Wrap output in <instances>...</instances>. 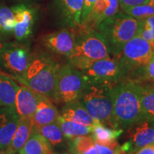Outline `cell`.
<instances>
[{
  "mask_svg": "<svg viewBox=\"0 0 154 154\" xmlns=\"http://www.w3.org/2000/svg\"><path fill=\"white\" fill-rule=\"evenodd\" d=\"M115 128H126L146 118L140 103L138 84L121 82L113 88Z\"/></svg>",
  "mask_w": 154,
  "mask_h": 154,
  "instance_id": "obj_1",
  "label": "cell"
},
{
  "mask_svg": "<svg viewBox=\"0 0 154 154\" xmlns=\"http://www.w3.org/2000/svg\"><path fill=\"white\" fill-rule=\"evenodd\" d=\"M140 25L141 20L119 11L100 23L96 29L104 38L109 53L119 57L125 44L139 34Z\"/></svg>",
  "mask_w": 154,
  "mask_h": 154,
  "instance_id": "obj_2",
  "label": "cell"
},
{
  "mask_svg": "<svg viewBox=\"0 0 154 154\" xmlns=\"http://www.w3.org/2000/svg\"><path fill=\"white\" fill-rule=\"evenodd\" d=\"M113 88L87 81L78 101L95 120L115 128Z\"/></svg>",
  "mask_w": 154,
  "mask_h": 154,
  "instance_id": "obj_3",
  "label": "cell"
},
{
  "mask_svg": "<svg viewBox=\"0 0 154 154\" xmlns=\"http://www.w3.org/2000/svg\"><path fill=\"white\" fill-rule=\"evenodd\" d=\"M59 65L49 57H32L29 66L19 82L38 94L52 100L54 95Z\"/></svg>",
  "mask_w": 154,
  "mask_h": 154,
  "instance_id": "obj_4",
  "label": "cell"
},
{
  "mask_svg": "<svg viewBox=\"0 0 154 154\" xmlns=\"http://www.w3.org/2000/svg\"><path fill=\"white\" fill-rule=\"evenodd\" d=\"M109 57V51L104 38L98 31L84 30L76 38L75 47L68 57L70 64L78 70L84 71L94 62Z\"/></svg>",
  "mask_w": 154,
  "mask_h": 154,
  "instance_id": "obj_5",
  "label": "cell"
},
{
  "mask_svg": "<svg viewBox=\"0 0 154 154\" xmlns=\"http://www.w3.org/2000/svg\"><path fill=\"white\" fill-rule=\"evenodd\" d=\"M86 84L87 80L84 75L72 65L59 67L52 101L63 103L77 101Z\"/></svg>",
  "mask_w": 154,
  "mask_h": 154,
  "instance_id": "obj_6",
  "label": "cell"
},
{
  "mask_svg": "<svg viewBox=\"0 0 154 154\" xmlns=\"http://www.w3.org/2000/svg\"><path fill=\"white\" fill-rule=\"evenodd\" d=\"M29 50L17 42H0V68L19 80L24 76L32 61Z\"/></svg>",
  "mask_w": 154,
  "mask_h": 154,
  "instance_id": "obj_7",
  "label": "cell"
},
{
  "mask_svg": "<svg viewBox=\"0 0 154 154\" xmlns=\"http://www.w3.org/2000/svg\"><path fill=\"white\" fill-rule=\"evenodd\" d=\"M126 71L121 62L109 57L95 61L82 72L88 82L114 87Z\"/></svg>",
  "mask_w": 154,
  "mask_h": 154,
  "instance_id": "obj_8",
  "label": "cell"
},
{
  "mask_svg": "<svg viewBox=\"0 0 154 154\" xmlns=\"http://www.w3.org/2000/svg\"><path fill=\"white\" fill-rule=\"evenodd\" d=\"M121 63L126 70L145 68L154 56L151 44L140 35L134 36L125 44L121 51Z\"/></svg>",
  "mask_w": 154,
  "mask_h": 154,
  "instance_id": "obj_9",
  "label": "cell"
},
{
  "mask_svg": "<svg viewBox=\"0 0 154 154\" xmlns=\"http://www.w3.org/2000/svg\"><path fill=\"white\" fill-rule=\"evenodd\" d=\"M14 14L13 36L18 42L26 40L32 35L36 20V10L28 3H20L11 7Z\"/></svg>",
  "mask_w": 154,
  "mask_h": 154,
  "instance_id": "obj_10",
  "label": "cell"
},
{
  "mask_svg": "<svg viewBox=\"0 0 154 154\" xmlns=\"http://www.w3.org/2000/svg\"><path fill=\"white\" fill-rule=\"evenodd\" d=\"M134 152L143 146L154 144V121L145 118L128 126L126 132Z\"/></svg>",
  "mask_w": 154,
  "mask_h": 154,
  "instance_id": "obj_11",
  "label": "cell"
},
{
  "mask_svg": "<svg viewBox=\"0 0 154 154\" xmlns=\"http://www.w3.org/2000/svg\"><path fill=\"white\" fill-rule=\"evenodd\" d=\"M44 45L54 53L69 57L75 47L74 34L67 29H61L44 36Z\"/></svg>",
  "mask_w": 154,
  "mask_h": 154,
  "instance_id": "obj_12",
  "label": "cell"
},
{
  "mask_svg": "<svg viewBox=\"0 0 154 154\" xmlns=\"http://www.w3.org/2000/svg\"><path fill=\"white\" fill-rule=\"evenodd\" d=\"M119 0H99L81 26L84 29L92 30L97 28L103 20L115 15L119 11Z\"/></svg>",
  "mask_w": 154,
  "mask_h": 154,
  "instance_id": "obj_13",
  "label": "cell"
},
{
  "mask_svg": "<svg viewBox=\"0 0 154 154\" xmlns=\"http://www.w3.org/2000/svg\"><path fill=\"white\" fill-rule=\"evenodd\" d=\"M14 106L0 107V149L5 150L10 144L19 121Z\"/></svg>",
  "mask_w": 154,
  "mask_h": 154,
  "instance_id": "obj_14",
  "label": "cell"
},
{
  "mask_svg": "<svg viewBox=\"0 0 154 154\" xmlns=\"http://www.w3.org/2000/svg\"><path fill=\"white\" fill-rule=\"evenodd\" d=\"M84 0H54L58 16L65 24L71 27L80 25Z\"/></svg>",
  "mask_w": 154,
  "mask_h": 154,
  "instance_id": "obj_15",
  "label": "cell"
},
{
  "mask_svg": "<svg viewBox=\"0 0 154 154\" xmlns=\"http://www.w3.org/2000/svg\"><path fill=\"white\" fill-rule=\"evenodd\" d=\"M60 116L59 111L51 100L46 96L37 93V106L33 116L36 128L57 122Z\"/></svg>",
  "mask_w": 154,
  "mask_h": 154,
  "instance_id": "obj_16",
  "label": "cell"
},
{
  "mask_svg": "<svg viewBox=\"0 0 154 154\" xmlns=\"http://www.w3.org/2000/svg\"><path fill=\"white\" fill-rule=\"evenodd\" d=\"M37 106V93L28 86H19L14 101V108L19 117L33 118Z\"/></svg>",
  "mask_w": 154,
  "mask_h": 154,
  "instance_id": "obj_17",
  "label": "cell"
},
{
  "mask_svg": "<svg viewBox=\"0 0 154 154\" xmlns=\"http://www.w3.org/2000/svg\"><path fill=\"white\" fill-rule=\"evenodd\" d=\"M65 104L66 105L63 107L60 114L61 118L64 120L72 121L92 128L100 123L91 116L78 100Z\"/></svg>",
  "mask_w": 154,
  "mask_h": 154,
  "instance_id": "obj_18",
  "label": "cell"
},
{
  "mask_svg": "<svg viewBox=\"0 0 154 154\" xmlns=\"http://www.w3.org/2000/svg\"><path fill=\"white\" fill-rule=\"evenodd\" d=\"M34 126L33 118L20 117L17 128L10 144L7 149L5 154H15L18 153L29 137Z\"/></svg>",
  "mask_w": 154,
  "mask_h": 154,
  "instance_id": "obj_19",
  "label": "cell"
},
{
  "mask_svg": "<svg viewBox=\"0 0 154 154\" xmlns=\"http://www.w3.org/2000/svg\"><path fill=\"white\" fill-rule=\"evenodd\" d=\"M122 133L123 129L109 128L101 123H99L93 127L91 136L96 143L116 149L119 146L116 140Z\"/></svg>",
  "mask_w": 154,
  "mask_h": 154,
  "instance_id": "obj_20",
  "label": "cell"
},
{
  "mask_svg": "<svg viewBox=\"0 0 154 154\" xmlns=\"http://www.w3.org/2000/svg\"><path fill=\"white\" fill-rule=\"evenodd\" d=\"M52 152V146L49 141L39 134L34 126L29 137L19 150L20 154H49Z\"/></svg>",
  "mask_w": 154,
  "mask_h": 154,
  "instance_id": "obj_21",
  "label": "cell"
},
{
  "mask_svg": "<svg viewBox=\"0 0 154 154\" xmlns=\"http://www.w3.org/2000/svg\"><path fill=\"white\" fill-rule=\"evenodd\" d=\"M19 86L11 76L0 72V107L14 106Z\"/></svg>",
  "mask_w": 154,
  "mask_h": 154,
  "instance_id": "obj_22",
  "label": "cell"
},
{
  "mask_svg": "<svg viewBox=\"0 0 154 154\" xmlns=\"http://www.w3.org/2000/svg\"><path fill=\"white\" fill-rule=\"evenodd\" d=\"M14 14L11 7L0 5V42H6L14 34Z\"/></svg>",
  "mask_w": 154,
  "mask_h": 154,
  "instance_id": "obj_23",
  "label": "cell"
},
{
  "mask_svg": "<svg viewBox=\"0 0 154 154\" xmlns=\"http://www.w3.org/2000/svg\"><path fill=\"white\" fill-rule=\"evenodd\" d=\"M57 124L60 127L64 137L68 139H72L77 136H86L92 133L93 131L92 127L64 120L61 116L58 119Z\"/></svg>",
  "mask_w": 154,
  "mask_h": 154,
  "instance_id": "obj_24",
  "label": "cell"
},
{
  "mask_svg": "<svg viewBox=\"0 0 154 154\" xmlns=\"http://www.w3.org/2000/svg\"><path fill=\"white\" fill-rule=\"evenodd\" d=\"M140 99L142 109L147 119L154 121V87L140 86Z\"/></svg>",
  "mask_w": 154,
  "mask_h": 154,
  "instance_id": "obj_25",
  "label": "cell"
},
{
  "mask_svg": "<svg viewBox=\"0 0 154 154\" xmlns=\"http://www.w3.org/2000/svg\"><path fill=\"white\" fill-rule=\"evenodd\" d=\"M36 130L49 141L51 146H57L63 143L64 136L57 122L38 127Z\"/></svg>",
  "mask_w": 154,
  "mask_h": 154,
  "instance_id": "obj_26",
  "label": "cell"
},
{
  "mask_svg": "<svg viewBox=\"0 0 154 154\" xmlns=\"http://www.w3.org/2000/svg\"><path fill=\"white\" fill-rule=\"evenodd\" d=\"M70 151L73 154H84L95 146L92 136H81L70 139Z\"/></svg>",
  "mask_w": 154,
  "mask_h": 154,
  "instance_id": "obj_27",
  "label": "cell"
},
{
  "mask_svg": "<svg viewBox=\"0 0 154 154\" xmlns=\"http://www.w3.org/2000/svg\"><path fill=\"white\" fill-rule=\"evenodd\" d=\"M122 11L135 19L143 20L149 17L154 16V7L149 3H146L131 7Z\"/></svg>",
  "mask_w": 154,
  "mask_h": 154,
  "instance_id": "obj_28",
  "label": "cell"
},
{
  "mask_svg": "<svg viewBox=\"0 0 154 154\" xmlns=\"http://www.w3.org/2000/svg\"><path fill=\"white\" fill-rule=\"evenodd\" d=\"M138 35L151 44L154 51V16L141 20L140 32Z\"/></svg>",
  "mask_w": 154,
  "mask_h": 154,
  "instance_id": "obj_29",
  "label": "cell"
},
{
  "mask_svg": "<svg viewBox=\"0 0 154 154\" xmlns=\"http://www.w3.org/2000/svg\"><path fill=\"white\" fill-rule=\"evenodd\" d=\"M98 1H99V0H84V6H83L82 9V16H81L80 25H82L83 23L85 22L86 18H87L90 13H91L92 9H93L95 4Z\"/></svg>",
  "mask_w": 154,
  "mask_h": 154,
  "instance_id": "obj_30",
  "label": "cell"
},
{
  "mask_svg": "<svg viewBox=\"0 0 154 154\" xmlns=\"http://www.w3.org/2000/svg\"><path fill=\"white\" fill-rule=\"evenodd\" d=\"M146 3H148V0H119V6L122 11L131 7Z\"/></svg>",
  "mask_w": 154,
  "mask_h": 154,
  "instance_id": "obj_31",
  "label": "cell"
},
{
  "mask_svg": "<svg viewBox=\"0 0 154 154\" xmlns=\"http://www.w3.org/2000/svg\"><path fill=\"white\" fill-rule=\"evenodd\" d=\"M95 146L99 154H117L120 151V146L116 149H110V148L106 147V146L100 145V144L96 143Z\"/></svg>",
  "mask_w": 154,
  "mask_h": 154,
  "instance_id": "obj_32",
  "label": "cell"
},
{
  "mask_svg": "<svg viewBox=\"0 0 154 154\" xmlns=\"http://www.w3.org/2000/svg\"><path fill=\"white\" fill-rule=\"evenodd\" d=\"M144 69H145L146 76L147 77L148 79L154 82V56Z\"/></svg>",
  "mask_w": 154,
  "mask_h": 154,
  "instance_id": "obj_33",
  "label": "cell"
},
{
  "mask_svg": "<svg viewBox=\"0 0 154 154\" xmlns=\"http://www.w3.org/2000/svg\"><path fill=\"white\" fill-rule=\"evenodd\" d=\"M132 154H154V144L143 146Z\"/></svg>",
  "mask_w": 154,
  "mask_h": 154,
  "instance_id": "obj_34",
  "label": "cell"
},
{
  "mask_svg": "<svg viewBox=\"0 0 154 154\" xmlns=\"http://www.w3.org/2000/svg\"><path fill=\"white\" fill-rule=\"evenodd\" d=\"M133 152H130V151H126V150H125L124 148H123V146H120V151L117 154H132Z\"/></svg>",
  "mask_w": 154,
  "mask_h": 154,
  "instance_id": "obj_35",
  "label": "cell"
},
{
  "mask_svg": "<svg viewBox=\"0 0 154 154\" xmlns=\"http://www.w3.org/2000/svg\"><path fill=\"white\" fill-rule=\"evenodd\" d=\"M148 3L154 7V0H148Z\"/></svg>",
  "mask_w": 154,
  "mask_h": 154,
  "instance_id": "obj_36",
  "label": "cell"
},
{
  "mask_svg": "<svg viewBox=\"0 0 154 154\" xmlns=\"http://www.w3.org/2000/svg\"><path fill=\"white\" fill-rule=\"evenodd\" d=\"M20 1H22L23 2H24V3H27V2H29L33 1V0H20Z\"/></svg>",
  "mask_w": 154,
  "mask_h": 154,
  "instance_id": "obj_37",
  "label": "cell"
},
{
  "mask_svg": "<svg viewBox=\"0 0 154 154\" xmlns=\"http://www.w3.org/2000/svg\"><path fill=\"white\" fill-rule=\"evenodd\" d=\"M0 154H5V150H1V149H0Z\"/></svg>",
  "mask_w": 154,
  "mask_h": 154,
  "instance_id": "obj_38",
  "label": "cell"
},
{
  "mask_svg": "<svg viewBox=\"0 0 154 154\" xmlns=\"http://www.w3.org/2000/svg\"><path fill=\"white\" fill-rule=\"evenodd\" d=\"M49 154H58V153H53V152H51V153H49Z\"/></svg>",
  "mask_w": 154,
  "mask_h": 154,
  "instance_id": "obj_39",
  "label": "cell"
},
{
  "mask_svg": "<svg viewBox=\"0 0 154 154\" xmlns=\"http://www.w3.org/2000/svg\"><path fill=\"white\" fill-rule=\"evenodd\" d=\"M61 154H70V153H61Z\"/></svg>",
  "mask_w": 154,
  "mask_h": 154,
  "instance_id": "obj_40",
  "label": "cell"
},
{
  "mask_svg": "<svg viewBox=\"0 0 154 154\" xmlns=\"http://www.w3.org/2000/svg\"><path fill=\"white\" fill-rule=\"evenodd\" d=\"M15 154H20V153H19V152H18V153H15Z\"/></svg>",
  "mask_w": 154,
  "mask_h": 154,
  "instance_id": "obj_41",
  "label": "cell"
}]
</instances>
